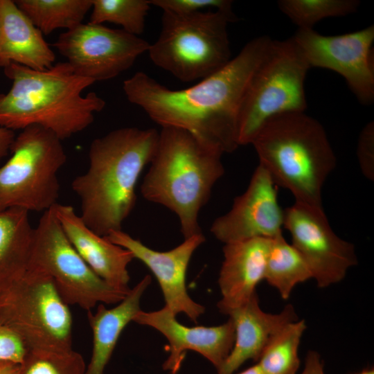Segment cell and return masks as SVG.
I'll use <instances>...</instances> for the list:
<instances>
[{
  "label": "cell",
  "mask_w": 374,
  "mask_h": 374,
  "mask_svg": "<svg viewBox=\"0 0 374 374\" xmlns=\"http://www.w3.org/2000/svg\"><path fill=\"white\" fill-rule=\"evenodd\" d=\"M151 6L161 8L163 12L177 15H189L203 11L205 8L233 12V1L230 0H149Z\"/></svg>",
  "instance_id": "29"
},
{
  "label": "cell",
  "mask_w": 374,
  "mask_h": 374,
  "mask_svg": "<svg viewBox=\"0 0 374 374\" xmlns=\"http://www.w3.org/2000/svg\"><path fill=\"white\" fill-rule=\"evenodd\" d=\"M353 374H374V371H373V368L364 369L360 372L355 373H353Z\"/></svg>",
  "instance_id": "36"
},
{
  "label": "cell",
  "mask_w": 374,
  "mask_h": 374,
  "mask_svg": "<svg viewBox=\"0 0 374 374\" xmlns=\"http://www.w3.org/2000/svg\"><path fill=\"white\" fill-rule=\"evenodd\" d=\"M271 238H255L224 244L218 284L220 311L228 314L254 295L264 280Z\"/></svg>",
  "instance_id": "18"
},
{
  "label": "cell",
  "mask_w": 374,
  "mask_h": 374,
  "mask_svg": "<svg viewBox=\"0 0 374 374\" xmlns=\"http://www.w3.org/2000/svg\"><path fill=\"white\" fill-rule=\"evenodd\" d=\"M222 154L184 130L166 127L159 132L141 193L146 200L163 205L177 215L184 239L202 233L199 212L224 173Z\"/></svg>",
  "instance_id": "4"
},
{
  "label": "cell",
  "mask_w": 374,
  "mask_h": 374,
  "mask_svg": "<svg viewBox=\"0 0 374 374\" xmlns=\"http://www.w3.org/2000/svg\"><path fill=\"white\" fill-rule=\"evenodd\" d=\"M17 7L43 35L71 30L82 23L92 0H16Z\"/></svg>",
  "instance_id": "24"
},
{
  "label": "cell",
  "mask_w": 374,
  "mask_h": 374,
  "mask_svg": "<svg viewBox=\"0 0 374 374\" xmlns=\"http://www.w3.org/2000/svg\"><path fill=\"white\" fill-rule=\"evenodd\" d=\"M28 213L20 208L0 212V293L27 271L35 229Z\"/></svg>",
  "instance_id": "22"
},
{
  "label": "cell",
  "mask_w": 374,
  "mask_h": 374,
  "mask_svg": "<svg viewBox=\"0 0 374 374\" xmlns=\"http://www.w3.org/2000/svg\"><path fill=\"white\" fill-rule=\"evenodd\" d=\"M284 219L278 187L258 164L246 190L234 199L226 213L213 221L210 231L224 244L255 238L271 239L283 233Z\"/></svg>",
  "instance_id": "14"
},
{
  "label": "cell",
  "mask_w": 374,
  "mask_h": 374,
  "mask_svg": "<svg viewBox=\"0 0 374 374\" xmlns=\"http://www.w3.org/2000/svg\"><path fill=\"white\" fill-rule=\"evenodd\" d=\"M54 206L43 212L34 229L27 270L51 277L68 305L90 311L97 304L120 303L129 292L109 285L88 266L64 233Z\"/></svg>",
  "instance_id": "10"
},
{
  "label": "cell",
  "mask_w": 374,
  "mask_h": 374,
  "mask_svg": "<svg viewBox=\"0 0 374 374\" xmlns=\"http://www.w3.org/2000/svg\"><path fill=\"white\" fill-rule=\"evenodd\" d=\"M271 39L265 35L251 39L223 68L190 87L173 90L139 71L123 82V91L162 127L184 130L208 148L232 152L239 146L240 104Z\"/></svg>",
  "instance_id": "1"
},
{
  "label": "cell",
  "mask_w": 374,
  "mask_h": 374,
  "mask_svg": "<svg viewBox=\"0 0 374 374\" xmlns=\"http://www.w3.org/2000/svg\"><path fill=\"white\" fill-rule=\"evenodd\" d=\"M105 237L130 251L134 258L152 272L161 289L166 305L175 315L184 313L197 323L205 308L189 296L186 278L193 253L205 242L202 233L184 239L179 245L167 251L154 250L122 230L112 231Z\"/></svg>",
  "instance_id": "15"
},
{
  "label": "cell",
  "mask_w": 374,
  "mask_h": 374,
  "mask_svg": "<svg viewBox=\"0 0 374 374\" xmlns=\"http://www.w3.org/2000/svg\"><path fill=\"white\" fill-rule=\"evenodd\" d=\"M72 316L53 279L27 270L0 293V323L28 349L72 350Z\"/></svg>",
  "instance_id": "9"
},
{
  "label": "cell",
  "mask_w": 374,
  "mask_h": 374,
  "mask_svg": "<svg viewBox=\"0 0 374 374\" xmlns=\"http://www.w3.org/2000/svg\"><path fill=\"white\" fill-rule=\"evenodd\" d=\"M152 6L149 0H92L89 23L110 22L125 32L139 36L144 32L145 18Z\"/></svg>",
  "instance_id": "26"
},
{
  "label": "cell",
  "mask_w": 374,
  "mask_h": 374,
  "mask_svg": "<svg viewBox=\"0 0 374 374\" xmlns=\"http://www.w3.org/2000/svg\"><path fill=\"white\" fill-rule=\"evenodd\" d=\"M284 211L283 228L290 232L291 244L306 262L318 287L341 281L357 264L353 244L334 232L323 207L294 202Z\"/></svg>",
  "instance_id": "12"
},
{
  "label": "cell",
  "mask_w": 374,
  "mask_h": 374,
  "mask_svg": "<svg viewBox=\"0 0 374 374\" xmlns=\"http://www.w3.org/2000/svg\"><path fill=\"white\" fill-rule=\"evenodd\" d=\"M159 132L123 127L95 139L87 170L71 183L80 199L84 223L100 236L122 230L134 208L139 177L154 157Z\"/></svg>",
  "instance_id": "2"
},
{
  "label": "cell",
  "mask_w": 374,
  "mask_h": 374,
  "mask_svg": "<svg viewBox=\"0 0 374 374\" xmlns=\"http://www.w3.org/2000/svg\"><path fill=\"white\" fill-rule=\"evenodd\" d=\"M301 374H325L323 362L317 352L310 350L308 353Z\"/></svg>",
  "instance_id": "32"
},
{
  "label": "cell",
  "mask_w": 374,
  "mask_h": 374,
  "mask_svg": "<svg viewBox=\"0 0 374 374\" xmlns=\"http://www.w3.org/2000/svg\"><path fill=\"white\" fill-rule=\"evenodd\" d=\"M310 69L292 37L271 39L244 91L237 116L238 145L251 144L270 118L305 112V80Z\"/></svg>",
  "instance_id": "7"
},
{
  "label": "cell",
  "mask_w": 374,
  "mask_h": 374,
  "mask_svg": "<svg viewBox=\"0 0 374 374\" xmlns=\"http://www.w3.org/2000/svg\"><path fill=\"white\" fill-rule=\"evenodd\" d=\"M166 305L160 310L139 311L132 321L152 327L168 341L169 355L163 364V370L177 374L186 350H193L208 359L219 370L229 356L234 343L235 330L230 319L216 326L189 327L181 324Z\"/></svg>",
  "instance_id": "16"
},
{
  "label": "cell",
  "mask_w": 374,
  "mask_h": 374,
  "mask_svg": "<svg viewBox=\"0 0 374 374\" xmlns=\"http://www.w3.org/2000/svg\"><path fill=\"white\" fill-rule=\"evenodd\" d=\"M310 68L341 75L359 102L374 101V26L338 35H323L313 29H298L292 37Z\"/></svg>",
  "instance_id": "13"
},
{
  "label": "cell",
  "mask_w": 374,
  "mask_h": 374,
  "mask_svg": "<svg viewBox=\"0 0 374 374\" xmlns=\"http://www.w3.org/2000/svg\"><path fill=\"white\" fill-rule=\"evenodd\" d=\"M55 215L77 252L100 278L119 290L129 292V264L134 259L127 249L91 230L70 205L57 204Z\"/></svg>",
  "instance_id": "17"
},
{
  "label": "cell",
  "mask_w": 374,
  "mask_h": 374,
  "mask_svg": "<svg viewBox=\"0 0 374 374\" xmlns=\"http://www.w3.org/2000/svg\"><path fill=\"white\" fill-rule=\"evenodd\" d=\"M150 44L123 29L87 23L60 34L53 46L78 75L94 82L112 79L148 52Z\"/></svg>",
  "instance_id": "11"
},
{
  "label": "cell",
  "mask_w": 374,
  "mask_h": 374,
  "mask_svg": "<svg viewBox=\"0 0 374 374\" xmlns=\"http://www.w3.org/2000/svg\"><path fill=\"white\" fill-rule=\"evenodd\" d=\"M3 69L12 86L0 93V127L15 131L37 125L62 141L87 128L105 106L96 93L82 94L94 82L66 62L44 71L15 63Z\"/></svg>",
  "instance_id": "3"
},
{
  "label": "cell",
  "mask_w": 374,
  "mask_h": 374,
  "mask_svg": "<svg viewBox=\"0 0 374 374\" xmlns=\"http://www.w3.org/2000/svg\"><path fill=\"white\" fill-rule=\"evenodd\" d=\"M238 374H265L258 364H256L255 365L247 368L246 370L243 371L242 372L238 373Z\"/></svg>",
  "instance_id": "35"
},
{
  "label": "cell",
  "mask_w": 374,
  "mask_h": 374,
  "mask_svg": "<svg viewBox=\"0 0 374 374\" xmlns=\"http://www.w3.org/2000/svg\"><path fill=\"white\" fill-rule=\"evenodd\" d=\"M235 20L233 12H163L159 35L148 51L150 58L181 82L201 80L232 59L228 25Z\"/></svg>",
  "instance_id": "6"
},
{
  "label": "cell",
  "mask_w": 374,
  "mask_h": 374,
  "mask_svg": "<svg viewBox=\"0 0 374 374\" xmlns=\"http://www.w3.org/2000/svg\"><path fill=\"white\" fill-rule=\"evenodd\" d=\"M278 8L299 29H313L319 21L334 17H344L355 12L357 0H280Z\"/></svg>",
  "instance_id": "27"
},
{
  "label": "cell",
  "mask_w": 374,
  "mask_h": 374,
  "mask_svg": "<svg viewBox=\"0 0 374 374\" xmlns=\"http://www.w3.org/2000/svg\"><path fill=\"white\" fill-rule=\"evenodd\" d=\"M305 329V320L297 319L270 338L256 363L265 374H296L300 366L299 348Z\"/></svg>",
  "instance_id": "25"
},
{
  "label": "cell",
  "mask_w": 374,
  "mask_h": 374,
  "mask_svg": "<svg viewBox=\"0 0 374 374\" xmlns=\"http://www.w3.org/2000/svg\"><path fill=\"white\" fill-rule=\"evenodd\" d=\"M359 164L363 175L370 180L374 177V123H368L362 130L357 150Z\"/></svg>",
  "instance_id": "30"
},
{
  "label": "cell",
  "mask_w": 374,
  "mask_h": 374,
  "mask_svg": "<svg viewBox=\"0 0 374 374\" xmlns=\"http://www.w3.org/2000/svg\"><path fill=\"white\" fill-rule=\"evenodd\" d=\"M15 136V131L0 127V161L10 152Z\"/></svg>",
  "instance_id": "33"
},
{
  "label": "cell",
  "mask_w": 374,
  "mask_h": 374,
  "mask_svg": "<svg viewBox=\"0 0 374 374\" xmlns=\"http://www.w3.org/2000/svg\"><path fill=\"white\" fill-rule=\"evenodd\" d=\"M227 315L234 326L235 339L217 374H233L247 361L257 362L270 338L285 324L299 319L290 304L277 314L264 312L256 293Z\"/></svg>",
  "instance_id": "19"
},
{
  "label": "cell",
  "mask_w": 374,
  "mask_h": 374,
  "mask_svg": "<svg viewBox=\"0 0 374 374\" xmlns=\"http://www.w3.org/2000/svg\"><path fill=\"white\" fill-rule=\"evenodd\" d=\"M312 278L306 262L283 233L271 238L267 255L264 280L287 300L299 283Z\"/></svg>",
  "instance_id": "23"
},
{
  "label": "cell",
  "mask_w": 374,
  "mask_h": 374,
  "mask_svg": "<svg viewBox=\"0 0 374 374\" xmlns=\"http://www.w3.org/2000/svg\"><path fill=\"white\" fill-rule=\"evenodd\" d=\"M0 167V212L10 208L46 211L57 204L58 172L66 154L53 132L33 125L21 130Z\"/></svg>",
  "instance_id": "8"
},
{
  "label": "cell",
  "mask_w": 374,
  "mask_h": 374,
  "mask_svg": "<svg viewBox=\"0 0 374 374\" xmlns=\"http://www.w3.org/2000/svg\"><path fill=\"white\" fill-rule=\"evenodd\" d=\"M151 281V276L146 275L113 308L107 309L100 303L94 313L87 311L93 334V347L84 374L104 373L123 330L141 310V296Z\"/></svg>",
  "instance_id": "21"
},
{
  "label": "cell",
  "mask_w": 374,
  "mask_h": 374,
  "mask_svg": "<svg viewBox=\"0 0 374 374\" xmlns=\"http://www.w3.org/2000/svg\"><path fill=\"white\" fill-rule=\"evenodd\" d=\"M55 60L43 34L15 1L0 0V66L15 63L44 71L51 68Z\"/></svg>",
  "instance_id": "20"
},
{
  "label": "cell",
  "mask_w": 374,
  "mask_h": 374,
  "mask_svg": "<svg viewBox=\"0 0 374 374\" xmlns=\"http://www.w3.org/2000/svg\"><path fill=\"white\" fill-rule=\"evenodd\" d=\"M251 144L276 186L295 202L323 207V184L336 157L322 125L305 112H285L268 119Z\"/></svg>",
  "instance_id": "5"
},
{
  "label": "cell",
  "mask_w": 374,
  "mask_h": 374,
  "mask_svg": "<svg viewBox=\"0 0 374 374\" xmlns=\"http://www.w3.org/2000/svg\"><path fill=\"white\" fill-rule=\"evenodd\" d=\"M28 350L25 342L14 330L0 323V361L20 364Z\"/></svg>",
  "instance_id": "31"
},
{
  "label": "cell",
  "mask_w": 374,
  "mask_h": 374,
  "mask_svg": "<svg viewBox=\"0 0 374 374\" xmlns=\"http://www.w3.org/2000/svg\"><path fill=\"white\" fill-rule=\"evenodd\" d=\"M19 364L10 361H0V374H19Z\"/></svg>",
  "instance_id": "34"
},
{
  "label": "cell",
  "mask_w": 374,
  "mask_h": 374,
  "mask_svg": "<svg viewBox=\"0 0 374 374\" xmlns=\"http://www.w3.org/2000/svg\"><path fill=\"white\" fill-rule=\"evenodd\" d=\"M82 356L70 350L29 349L19 364V374H84Z\"/></svg>",
  "instance_id": "28"
}]
</instances>
